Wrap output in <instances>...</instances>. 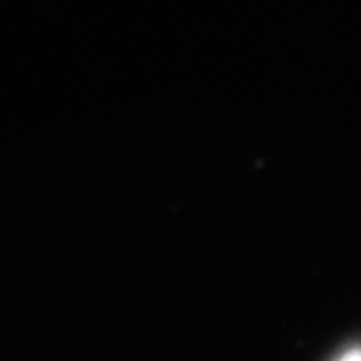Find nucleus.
<instances>
[{"instance_id": "f257e3e1", "label": "nucleus", "mask_w": 361, "mask_h": 361, "mask_svg": "<svg viewBox=\"0 0 361 361\" xmlns=\"http://www.w3.org/2000/svg\"><path fill=\"white\" fill-rule=\"evenodd\" d=\"M338 361H361V350H352V352H348V355L341 357Z\"/></svg>"}]
</instances>
